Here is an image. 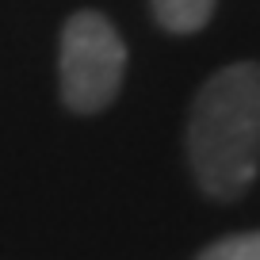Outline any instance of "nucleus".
I'll return each mask as SVG.
<instances>
[{"instance_id":"nucleus-3","label":"nucleus","mask_w":260,"mask_h":260,"mask_svg":"<svg viewBox=\"0 0 260 260\" xmlns=\"http://www.w3.org/2000/svg\"><path fill=\"white\" fill-rule=\"evenodd\" d=\"M149 4H153L157 23L169 35H195V31H203L207 19L214 16L218 0H149Z\"/></svg>"},{"instance_id":"nucleus-1","label":"nucleus","mask_w":260,"mask_h":260,"mask_svg":"<svg viewBox=\"0 0 260 260\" xmlns=\"http://www.w3.org/2000/svg\"><path fill=\"white\" fill-rule=\"evenodd\" d=\"M187 165L211 199H241L260 172V65L234 61L211 77L187 115Z\"/></svg>"},{"instance_id":"nucleus-2","label":"nucleus","mask_w":260,"mask_h":260,"mask_svg":"<svg viewBox=\"0 0 260 260\" xmlns=\"http://www.w3.org/2000/svg\"><path fill=\"white\" fill-rule=\"evenodd\" d=\"M126 73V46L107 16L73 12L57 39V84L77 115H96L119 96Z\"/></svg>"},{"instance_id":"nucleus-4","label":"nucleus","mask_w":260,"mask_h":260,"mask_svg":"<svg viewBox=\"0 0 260 260\" xmlns=\"http://www.w3.org/2000/svg\"><path fill=\"white\" fill-rule=\"evenodd\" d=\"M195 260H260V230L218 237V241L203 245Z\"/></svg>"}]
</instances>
